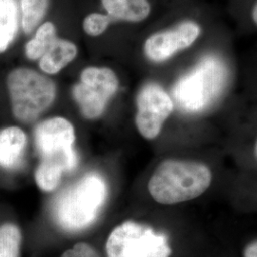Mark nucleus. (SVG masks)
Wrapping results in <instances>:
<instances>
[{
  "label": "nucleus",
  "instance_id": "nucleus-14",
  "mask_svg": "<svg viewBox=\"0 0 257 257\" xmlns=\"http://www.w3.org/2000/svg\"><path fill=\"white\" fill-rule=\"evenodd\" d=\"M50 0H21V25L25 34L37 30L46 16Z\"/></svg>",
  "mask_w": 257,
  "mask_h": 257
},
{
  "label": "nucleus",
  "instance_id": "nucleus-20",
  "mask_svg": "<svg viewBox=\"0 0 257 257\" xmlns=\"http://www.w3.org/2000/svg\"><path fill=\"white\" fill-rule=\"evenodd\" d=\"M255 154H256V156H257V140H256V144H255Z\"/></svg>",
  "mask_w": 257,
  "mask_h": 257
},
{
  "label": "nucleus",
  "instance_id": "nucleus-4",
  "mask_svg": "<svg viewBox=\"0 0 257 257\" xmlns=\"http://www.w3.org/2000/svg\"><path fill=\"white\" fill-rule=\"evenodd\" d=\"M7 88L13 114L24 124L36 121L56 97L55 83L29 68L13 70L7 77Z\"/></svg>",
  "mask_w": 257,
  "mask_h": 257
},
{
  "label": "nucleus",
  "instance_id": "nucleus-10",
  "mask_svg": "<svg viewBox=\"0 0 257 257\" xmlns=\"http://www.w3.org/2000/svg\"><path fill=\"white\" fill-rule=\"evenodd\" d=\"M77 54L78 49L74 42L57 37L39 59V68L47 74H58L74 61Z\"/></svg>",
  "mask_w": 257,
  "mask_h": 257
},
{
  "label": "nucleus",
  "instance_id": "nucleus-11",
  "mask_svg": "<svg viewBox=\"0 0 257 257\" xmlns=\"http://www.w3.org/2000/svg\"><path fill=\"white\" fill-rule=\"evenodd\" d=\"M101 2L109 17L132 23L144 21L152 11L149 0H101Z\"/></svg>",
  "mask_w": 257,
  "mask_h": 257
},
{
  "label": "nucleus",
  "instance_id": "nucleus-5",
  "mask_svg": "<svg viewBox=\"0 0 257 257\" xmlns=\"http://www.w3.org/2000/svg\"><path fill=\"white\" fill-rule=\"evenodd\" d=\"M108 257H170L168 238L147 225L122 223L110 232L106 243Z\"/></svg>",
  "mask_w": 257,
  "mask_h": 257
},
{
  "label": "nucleus",
  "instance_id": "nucleus-1",
  "mask_svg": "<svg viewBox=\"0 0 257 257\" xmlns=\"http://www.w3.org/2000/svg\"><path fill=\"white\" fill-rule=\"evenodd\" d=\"M34 138L40 156L35 173L36 182L41 191L53 192L63 175L74 171L78 163L74 148V126L64 117H52L37 124Z\"/></svg>",
  "mask_w": 257,
  "mask_h": 257
},
{
  "label": "nucleus",
  "instance_id": "nucleus-17",
  "mask_svg": "<svg viewBox=\"0 0 257 257\" xmlns=\"http://www.w3.org/2000/svg\"><path fill=\"white\" fill-rule=\"evenodd\" d=\"M60 257H101L99 253L87 243H77L74 248L64 251Z\"/></svg>",
  "mask_w": 257,
  "mask_h": 257
},
{
  "label": "nucleus",
  "instance_id": "nucleus-16",
  "mask_svg": "<svg viewBox=\"0 0 257 257\" xmlns=\"http://www.w3.org/2000/svg\"><path fill=\"white\" fill-rule=\"evenodd\" d=\"M110 22L109 16L100 13H92L83 20V30L90 37H99L107 31Z\"/></svg>",
  "mask_w": 257,
  "mask_h": 257
},
{
  "label": "nucleus",
  "instance_id": "nucleus-8",
  "mask_svg": "<svg viewBox=\"0 0 257 257\" xmlns=\"http://www.w3.org/2000/svg\"><path fill=\"white\" fill-rule=\"evenodd\" d=\"M202 35L201 25L184 20L175 26L154 33L144 42V54L155 63H162L193 46Z\"/></svg>",
  "mask_w": 257,
  "mask_h": 257
},
{
  "label": "nucleus",
  "instance_id": "nucleus-12",
  "mask_svg": "<svg viewBox=\"0 0 257 257\" xmlns=\"http://www.w3.org/2000/svg\"><path fill=\"white\" fill-rule=\"evenodd\" d=\"M19 29V10L16 0H0V54L15 40Z\"/></svg>",
  "mask_w": 257,
  "mask_h": 257
},
{
  "label": "nucleus",
  "instance_id": "nucleus-6",
  "mask_svg": "<svg viewBox=\"0 0 257 257\" xmlns=\"http://www.w3.org/2000/svg\"><path fill=\"white\" fill-rule=\"evenodd\" d=\"M118 87L117 75L110 68L87 67L73 88V96L85 118L96 119L105 112Z\"/></svg>",
  "mask_w": 257,
  "mask_h": 257
},
{
  "label": "nucleus",
  "instance_id": "nucleus-3",
  "mask_svg": "<svg viewBox=\"0 0 257 257\" xmlns=\"http://www.w3.org/2000/svg\"><path fill=\"white\" fill-rule=\"evenodd\" d=\"M107 198V185L101 175H84L59 193L53 204V217L67 232H79L96 221Z\"/></svg>",
  "mask_w": 257,
  "mask_h": 257
},
{
  "label": "nucleus",
  "instance_id": "nucleus-7",
  "mask_svg": "<svg viewBox=\"0 0 257 257\" xmlns=\"http://www.w3.org/2000/svg\"><path fill=\"white\" fill-rule=\"evenodd\" d=\"M173 110V98L160 85L145 84L137 96L136 126L139 134L148 140L157 138Z\"/></svg>",
  "mask_w": 257,
  "mask_h": 257
},
{
  "label": "nucleus",
  "instance_id": "nucleus-15",
  "mask_svg": "<svg viewBox=\"0 0 257 257\" xmlns=\"http://www.w3.org/2000/svg\"><path fill=\"white\" fill-rule=\"evenodd\" d=\"M22 234L16 224L0 225V257H20Z\"/></svg>",
  "mask_w": 257,
  "mask_h": 257
},
{
  "label": "nucleus",
  "instance_id": "nucleus-19",
  "mask_svg": "<svg viewBox=\"0 0 257 257\" xmlns=\"http://www.w3.org/2000/svg\"><path fill=\"white\" fill-rule=\"evenodd\" d=\"M250 19H251V22L253 23V25L257 28V0L254 1V3L251 6Z\"/></svg>",
  "mask_w": 257,
  "mask_h": 257
},
{
  "label": "nucleus",
  "instance_id": "nucleus-2",
  "mask_svg": "<svg viewBox=\"0 0 257 257\" xmlns=\"http://www.w3.org/2000/svg\"><path fill=\"white\" fill-rule=\"evenodd\" d=\"M211 182L212 173L205 163L173 158L156 167L148 191L156 202L175 205L198 198L209 190Z\"/></svg>",
  "mask_w": 257,
  "mask_h": 257
},
{
  "label": "nucleus",
  "instance_id": "nucleus-18",
  "mask_svg": "<svg viewBox=\"0 0 257 257\" xmlns=\"http://www.w3.org/2000/svg\"><path fill=\"white\" fill-rule=\"evenodd\" d=\"M243 255L244 257H257V239L250 242L247 245V247L244 248Z\"/></svg>",
  "mask_w": 257,
  "mask_h": 257
},
{
  "label": "nucleus",
  "instance_id": "nucleus-9",
  "mask_svg": "<svg viewBox=\"0 0 257 257\" xmlns=\"http://www.w3.org/2000/svg\"><path fill=\"white\" fill-rule=\"evenodd\" d=\"M27 146V136L19 127L0 130V167L13 170L19 167Z\"/></svg>",
  "mask_w": 257,
  "mask_h": 257
},
{
  "label": "nucleus",
  "instance_id": "nucleus-13",
  "mask_svg": "<svg viewBox=\"0 0 257 257\" xmlns=\"http://www.w3.org/2000/svg\"><path fill=\"white\" fill-rule=\"evenodd\" d=\"M56 27L51 21L41 23L36 34L25 45V55L30 60H39L57 38Z\"/></svg>",
  "mask_w": 257,
  "mask_h": 257
}]
</instances>
